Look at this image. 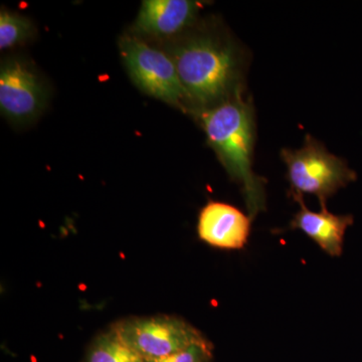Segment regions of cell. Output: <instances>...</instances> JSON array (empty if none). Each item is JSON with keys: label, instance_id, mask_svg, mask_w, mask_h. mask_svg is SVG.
<instances>
[{"label": "cell", "instance_id": "6da1fadb", "mask_svg": "<svg viewBox=\"0 0 362 362\" xmlns=\"http://www.w3.org/2000/svg\"><path fill=\"white\" fill-rule=\"evenodd\" d=\"M199 120L207 142L228 175L242 187L252 220L266 207L265 181L252 170L255 117L240 90L202 112Z\"/></svg>", "mask_w": 362, "mask_h": 362}, {"label": "cell", "instance_id": "7a4b0ae2", "mask_svg": "<svg viewBox=\"0 0 362 362\" xmlns=\"http://www.w3.org/2000/svg\"><path fill=\"white\" fill-rule=\"evenodd\" d=\"M170 57L187 99L195 104L214 106L240 90L237 56L220 40L192 37L178 45Z\"/></svg>", "mask_w": 362, "mask_h": 362}, {"label": "cell", "instance_id": "3957f363", "mask_svg": "<svg viewBox=\"0 0 362 362\" xmlns=\"http://www.w3.org/2000/svg\"><path fill=\"white\" fill-rule=\"evenodd\" d=\"M281 157L287 166L290 194L294 199L314 194L321 206H326L328 199L357 178L346 160L330 153L310 135L305 137L303 147L283 149Z\"/></svg>", "mask_w": 362, "mask_h": 362}, {"label": "cell", "instance_id": "277c9868", "mask_svg": "<svg viewBox=\"0 0 362 362\" xmlns=\"http://www.w3.org/2000/svg\"><path fill=\"white\" fill-rule=\"evenodd\" d=\"M113 331L146 361L170 356L206 340L185 321L168 316L124 321Z\"/></svg>", "mask_w": 362, "mask_h": 362}, {"label": "cell", "instance_id": "5b68a950", "mask_svg": "<svg viewBox=\"0 0 362 362\" xmlns=\"http://www.w3.org/2000/svg\"><path fill=\"white\" fill-rule=\"evenodd\" d=\"M121 56L136 85L150 96L181 106L187 99L170 56L136 37H124Z\"/></svg>", "mask_w": 362, "mask_h": 362}, {"label": "cell", "instance_id": "8992f818", "mask_svg": "<svg viewBox=\"0 0 362 362\" xmlns=\"http://www.w3.org/2000/svg\"><path fill=\"white\" fill-rule=\"evenodd\" d=\"M45 93L39 77L20 61L6 62L0 70V110L13 122L26 123L44 109Z\"/></svg>", "mask_w": 362, "mask_h": 362}, {"label": "cell", "instance_id": "52a82bcc", "mask_svg": "<svg viewBox=\"0 0 362 362\" xmlns=\"http://www.w3.org/2000/svg\"><path fill=\"white\" fill-rule=\"evenodd\" d=\"M252 218L237 207L211 202L202 209L197 223L201 240L216 247L239 250L246 246Z\"/></svg>", "mask_w": 362, "mask_h": 362}, {"label": "cell", "instance_id": "ba28073f", "mask_svg": "<svg viewBox=\"0 0 362 362\" xmlns=\"http://www.w3.org/2000/svg\"><path fill=\"white\" fill-rule=\"evenodd\" d=\"M294 201L300 204V209L290 223V228L306 233L329 256H341L345 233L354 223V216H337L330 213L326 206H321V211L316 213L308 209L303 197Z\"/></svg>", "mask_w": 362, "mask_h": 362}, {"label": "cell", "instance_id": "9c48e42d", "mask_svg": "<svg viewBox=\"0 0 362 362\" xmlns=\"http://www.w3.org/2000/svg\"><path fill=\"white\" fill-rule=\"evenodd\" d=\"M199 8V2L192 0H144L135 28L157 37L176 35L194 21Z\"/></svg>", "mask_w": 362, "mask_h": 362}, {"label": "cell", "instance_id": "30bf717a", "mask_svg": "<svg viewBox=\"0 0 362 362\" xmlns=\"http://www.w3.org/2000/svg\"><path fill=\"white\" fill-rule=\"evenodd\" d=\"M87 362H146L135 350L123 342L113 330L93 343Z\"/></svg>", "mask_w": 362, "mask_h": 362}, {"label": "cell", "instance_id": "8fae6325", "mask_svg": "<svg viewBox=\"0 0 362 362\" xmlns=\"http://www.w3.org/2000/svg\"><path fill=\"white\" fill-rule=\"evenodd\" d=\"M32 32V23L25 16L7 11L0 13V49L2 51L23 44Z\"/></svg>", "mask_w": 362, "mask_h": 362}, {"label": "cell", "instance_id": "7c38bea8", "mask_svg": "<svg viewBox=\"0 0 362 362\" xmlns=\"http://www.w3.org/2000/svg\"><path fill=\"white\" fill-rule=\"evenodd\" d=\"M211 358L213 346L211 342L204 340L176 354L146 362H211Z\"/></svg>", "mask_w": 362, "mask_h": 362}]
</instances>
